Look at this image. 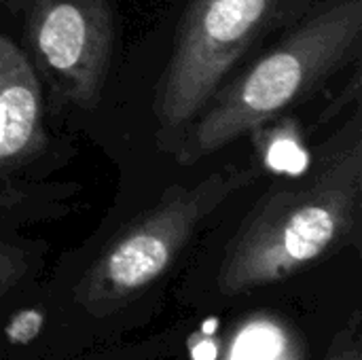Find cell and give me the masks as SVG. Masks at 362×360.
I'll list each match as a JSON object with an SVG mask.
<instances>
[{
  "label": "cell",
  "mask_w": 362,
  "mask_h": 360,
  "mask_svg": "<svg viewBox=\"0 0 362 360\" xmlns=\"http://www.w3.org/2000/svg\"><path fill=\"white\" fill-rule=\"evenodd\" d=\"M362 214V138L325 149L303 176L274 182L244 216L225 250L221 286L246 291L293 276L356 238Z\"/></svg>",
  "instance_id": "obj_1"
},
{
  "label": "cell",
  "mask_w": 362,
  "mask_h": 360,
  "mask_svg": "<svg viewBox=\"0 0 362 360\" xmlns=\"http://www.w3.org/2000/svg\"><path fill=\"white\" fill-rule=\"evenodd\" d=\"M361 40L362 0L310 17L223 83L178 138V163L195 166L314 95L358 55Z\"/></svg>",
  "instance_id": "obj_2"
},
{
  "label": "cell",
  "mask_w": 362,
  "mask_h": 360,
  "mask_svg": "<svg viewBox=\"0 0 362 360\" xmlns=\"http://www.w3.org/2000/svg\"><path fill=\"white\" fill-rule=\"evenodd\" d=\"M259 166L229 163L197 182L170 187L161 199L125 225L81 284L87 301L127 299L161 278L199 227L235 193L255 185Z\"/></svg>",
  "instance_id": "obj_3"
},
{
  "label": "cell",
  "mask_w": 362,
  "mask_h": 360,
  "mask_svg": "<svg viewBox=\"0 0 362 360\" xmlns=\"http://www.w3.org/2000/svg\"><path fill=\"white\" fill-rule=\"evenodd\" d=\"M284 0H191L155 87L161 136L180 138L235 66L276 21Z\"/></svg>",
  "instance_id": "obj_4"
},
{
  "label": "cell",
  "mask_w": 362,
  "mask_h": 360,
  "mask_svg": "<svg viewBox=\"0 0 362 360\" xmlns=\"http://www.w3.org/2000/svg\"><path fill=\"white\" fill-rule=\"evenodd\" d=\"M25 32L32 57L53 91L72 106L95 108L115 49L108 0H32Z\"/></svg>",
  "instance_id": "obj_5"
},
{
  "label": "cell",
  "mask_w": 362,
  "mask_h": 360,
  "mask_svg": "<svg viewBox=\"0 0 362 360\" xmlns=\"http://www.w3.org/2000/svg\"><path fill=\"white\" fill-rule=\"evenodd\" d=\"M45 100L32 59L0 34V176H6L47 146Z\"/></svg>",
  "instance_id": "obj_6"
},
{
  "label": "cell",
  "mask_w": 362,
  "mask_h": 360,
  "mask_svg": "<svg viewBox=\"0 0 362 360\" xmlns=\"http://www.w3.org/2000/svg\"><path fill=\"white\" fill-rule=\"evenodd\" d=\"M252 134H261L263 140L255 138L259 151L263 153V161L274 170H293L297 166V159L308 161V157L301 151V140L295 134L293 127H274L267 132L265 127L255 129Z\"/></svg>",
  "instance_id": "obj_7"
},
{
  "label": "cell",
  "mask_w": 362,
  "mask_h": 360,
  "mask_svg": "<svg viewBox=\"0 0 362 360\" xmlns=\"http://www.w3.org/2000/svg\"><path fill=\"white\" fill-rule=\"evenodd\" d=\"M40 325H42V314L36 312V310H28V312H21L13 318L11 327L6 329V337L15 344H25L30 342L32 337L38 335L40 331Z\"/></svg>",
  "instance_id": "obj_8"
}]
</instances>
